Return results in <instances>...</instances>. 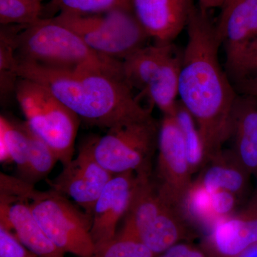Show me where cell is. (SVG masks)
Returning <instances> with one entry per match:
<instances>
[{
  "label": "cell",
  "mask_w": 257,
  "mask_h": 257,
  "mask_svg": "<svg viewBox=\"0 0 257 257\" xmlns=\"http://www.w3.org/2000/svg\"><path fill=\"white\" fill-rule=\"evenodd\" d=\"M186 28L188 40L182 52L179 101L197 123L205 165L229 140L230 115L238 93L219 62L221 42L209 13L194 5Z\"/></svg>",
  "instance_id": "6da1fadb"
},
{
  "label": "cell",
  "mask_w": 257,
  "mask_h": 257,
  "mask_svg": "<svg viewBox=\"0 0 257 257\" xmlns=\"http://www.w3.org/2000/svg\"><path fill=\"white\" fill-rule=\"evenodd\" d=\"M19 78L30 79L48 89L84 122L109 130L147 117L143 107L123 79L100 71L62 69L17 60Z\"/></svg>",
  "instance_id": "7a4b0ae2"
},
{
  "label": "cell",
  "mask_w": 257,
  "mask_h": 257,
  "mask_svg": "<svg viewBox=\"0 0 257 257\" xmlns=\"http://www.w3.org/2000/svg\"><path fill=\"white\" fill-rule=\"evenodd\" d=\"M19 61L62 69L100 71L123 79L121 61L96 53L73 30L53 18L22 29L15 38Z\"/></svg>",
  "instance_id": "3957f363"
},
{
  "label": "cell",
  "mask_w": 257,
  "mask_h": 257,
  "mask_svg": "<svg viewBox=\"0 0 257 257\" xmlns=\"http://www.w3.org/2000/svg\"><path fill=\"white\" fill-rule=\"evenodd\" d=\"M118 233L139 240L156 255L192 236L187 216L161 195L152 173L136 174L131 203Z\"/></svg>",
  "instance_id": "277c9868"
},
{
  "label": "cell",
  "mask_w": 257,
  "mask_h": 257,
  "mask_svg": "<svg viewBox=\"0 0 257 257\" xmlns=\"http://www.w3.org/2000/svg\"><path fill=\"white\" fill-rule=\"evenodd\" d=\"M10 197L28 203L38 224L64 253L89 257L95 249L92 235V218L79 210L65 196L55 190L42 192L33 184L15 178L8 188Z\"/></svg>",
  "instance_id": "5b68a950"
},
{
  "label": "cell",
  "mask_w": 257,
  "mask_h": 257,
  "mask_svg": "<svg viewBox=\"0 0 257 257\" xmlns=\"http://www.w3.org/2000/svg\"><path fill=\"white\" fill-rule=\"evenodd\" d=\"M182 52L173 42H155L121 61L123 77L163 115H174L179 96Z\"/></svg>",
  "instance_id": "8992f818"
},
{
  "label": "cell",
  "mask_w": 257,
  "mask_h": 257,
  "mask_svg": "<svg viewBox=\"0 0 257 257\" xmlns=\"http://www.w3.org/2000/svg\"><path fill=\"white\" fill-rule=\"evenodd\" d=\"M15 97L33 133L53 150L65 166L73 160L79 118L39 83L19 78Z\"/></svg>",
  "instance_id": "52a82bcc"
},
{
  "label": "cell",
  "mask_w": 257,
  "mask_h": 257,
  "mask_svg": "<svg viewBox=\"0 0 257 257\" xmlns=\"http://www.w3.org/2000/svg\"><path fill=\"white\" fill-rule=\"evenodd\" d=\"M160 124L151 114L116 125L88 143L96 160L112 175L152 173Z\"/></svg>",
  "instance_id": "ba28073f"
},
{
  "label": "cell",
  "mask_w": 257,
  "mask_h": 257,
  "mask_svg": "<svg viewBox=\"0 0 257 257\" xmlns=\"http://www.w3.org/2000/svg\"><path fill=\"white\" fill-rule=\"evenodd\" d=\"M52 18L73 30L91 50L111 60L121 62L150 39L127 8L91 15L60 13Z\"/></svg>",
  "instance_id": "9c48e42d"
},
{
  "label": "cell",
  "mask_w": 257,
  "mask_h": 257,
  "mask_svg": "<svg viewBox=\"0 0 257 257\" xmlns=\"http://www.w3.org/2000/svg\"><path fill=\"white\" fill-rule=\"evenodd\" d=\"M156 179L161 195L183 211L193 183L183 135L174 115H163L158 138Z\"/></svg>",
  "instance_id": "30bf717a"
},
{
  "label": "cell",
  "mask_w": 257,
  "mask_h": 257,
  "mask_svg": "<svg viewBox=\"0 0 257 257\" xmlns=\"http://www.w3.org/2000/svg\"><path fill=\"white\" fill-rule=\"evenodd\" d=\"M113 176L96 160L87 142L79 148L77 157L47 182L51 189L72 198L92 218L96 201Z\"/></svg>",
  "instance_id": "8fae6325"
},
{
  "label": "cell",
  "mask_w": 257,
  "mask_h": 257,
  "mask_svg": "<svg viewBox=\"0 0 257 257\" xmlns=\"http://www.w3.org/2000/svg\"><path fill=\"white\" fill-rule=\"evenodd\" d=\"M216 23L230 79L243 51L257 35V0H225Z\"/></svg>",
  "instance_id": "7c38bea8"
},
{
  "label": "cell",
  "mask_w": 257,
  "mask_h": 257,
  "mask_svg": "<svg viewBox=\"0 0 257 257\" xmlns=\"http://www.w3.org/2000/svg\"><path fill=\"white\" fill-rule=\"evenodd\" d=\"M257 244V182L256 189L237 213L219 219L209 230L204 248L210 257H241Z\"/></svg>",
  "instance_id": "4fadbf2b"
},
{
  "label": "cell",
  "mask_w": 257,
  "mask_h": 257,
  "mask_svg": "<svg viewBox=\"0 0 257 257\" xmlns=\"http://www.w3.org/2000/svg\"><path fill=\"white\" fill-rule=\"evenodd\" d=\"M136 174L114 175L96 201L92 215L91 235L95 248L114 239L116 229L131 203Z\"/></svg>",
  "instance_id": "5bb4252c"
},
{
  "label": "cell",
  "mask_w": 257,
  "mask_h": 257,
  "mask_svg": "<svg viewBox=\"0 0 257 257\" xmlns=\"http://www.w3.org/2000/svg\"><path fill=\"white\" fill-rule=\"evenodd\" d=\"M135 17L150 38L173 42L187 28L194 0H131Z\"/></svg>",
  "instance_id": "9a60e30c"
},
{
  "label": "cell",
  "mask_w": 257,
  "mask_h": 257,
  "mask_svg": "<svg viewBox=\"0 0 257 257\" xmlns=\"http://www.w3.org/2000/svg\"><path fill=\"white\" fill-rule=\"evenodd\" d=\"M0 224L12 231L25 247L40 257H65L38 224L28 203L0 195Z\"/></svg>",
  "instance_id": "2e32d148"
},
{
  "label": "cell",
  "mask_w": 257,
  "mask_h": 257,
  "mask_svg": "<svg viewBox=\"0 0 257 257\" xmlns=\"http://www.w3.org/2000/svg\"><path fill=\"white\" fill-rule=\"evenodd\" d=\"M231 152L257 181V97L238 94L230 115Z\"/></svg>",
  "instance_id": "e0dca14e"
},
{
  "label": "cell",
  "mask_w": 257,
  "mask_h": 257,
  "mask_svg": "<svg viewBox=\"0 0 257 257\" xmlns=\"http://www.w3.org/2000/svg\"><path fill=\"white\" fill-rule=\"evenodd\" d=\"M251 177L231 150H223L202 167L195 180L209 192L229 191L240 201L248 194Z\"/></svg>",
  "instance_id": "ac0fdd59"
},
{
  "label": "cell",
  "mask_w": 257,
  "mask_h": 257,
  "mask_svg": "<svg viewBox=\"0 0 257 257\" xmlns=\"http://www.w3.org/2000/svg\"><path fill=\"white\" fill-rule=\"evenodd\" d=\"M30 130L26 121L18 122L0 116V162H14L21 174L28 163Z\"/></svg>",
  "instance_id": "d6986e66"
},
{
  "label": "cell",
  "mask_w": 257,
  "mask_h": 257,
  "mask_svg": "<svg viewBox=\"0 0 257 257\" xmlns=\"http://www.w3.org/2000/svg\"><path fill=\"white\" fill-rule=\"evenodd\" d=\"M28 163L20 178L31 184L42 180L52 172L59 161L52 148L30 128Z\"/></svg>",
  "instance_id": "ffe728a7"
},
{
  "label": "cell",
  "mask_w": 257,
  "mask_h": 257,
  "mask_svg": "<svg viewBox=\"0 0 257 257\" xmlns=\"http://www.w3.org/2000/svg\"><path fill=\"white\" fill-rule=\"evenodd\" d=\"M3 26L0 32V87L1 96L6 97L15 93L19 77L16 72L17 57L15 38L23 26Z\"/></svg>",
  "instance_id": "44dd1931"
},
{
  "label": "cell",
  "mask_w": 257,
  "mask_h": 257,
  "mask_svg": "<svg viewBox=\"0 0 257 257\" xmlns=\"http://www.w3.org/2000/svg\"><path fill=\"white\" fill-rule=\"evenodd\" d=\"M183 135L186 152L192 173L202 170L204 165V147L195 120L180 101L174 114Z\"/></svg>",
  "instance_id": "7402d4cb"
},
{
  "label": "cell",
  "mask_w": 257,
  "mask_h": 257,
  "mask_svg": "<svg viewBox=\"0 0 257 257\" xmlns=\"http://www.w3.org/2000/svg\"><path fill=\"white\" fill-rule=\"evenodd\" d=\"M42 0H0L3 26L28 27L43 18Z\"/></svg>",
  "instance_id": "603a6c76"
},
{
  "label": "cell",
  "mask_w": 257,
  "mask_h": 257,
  "mask_svg": "<svg viewBox=\"0 0 257 257\" xmlns=\"http://www.w3.org/2000/svg\"><path fill=\"white\" fill-rule=\"evenodd\" d=\"M188 221L197 223L210 230L216 220L211 206V192L202 184L193 181L184 207Z\"/></svg>",
  "instance_id": "cb8c5ba5"
},
{
  "label": "cell",
  "mask_w": 257,
  "mask_h": 257,
  "mask_svg": "<svg viewBox=\"0 0 257 257\" xmlns=\"http://www.w3.org/2000/svg\"><path fill=\"white\" fill-rule=\"evenodd\" d=\"M47 9L77 15L101 14L116 8L132 9L131 0H51Z\"/></svg>",
  "instance_id": "d4e9b609"
},
{
  "label": "cell",
  "mask_w": 257,
  "mask_h": 257,
  "mask_svg": "<svg viewBox=\"0 0 257 257\" xmlns=\"http://www.w3.org/2000/svg\"><path fill=\"white\" fill-rule=\"evenodd\" d=\"M153 251L139 240L116 234L109 242L95 248L89 257H156Z\"/></svg>",
  "instance_id": "484cf974"
},
{
  "label": "cell",
  "mask_w": 257,
  "mask_h": 257,
  "mask_svg": "<svg viewBox=\"0 0 257 257\" xmlns=\"http://www.w3.org/2000/svg\"><path fill=\"white\" fill-rule=\"evenodd\" d=\"M255 77H257V35L243 51L231 80L235 84Z\"/></svg>",
  "instance_id": "4316f807"
},
{
  "label": "cell",
  "mask_w": 257,
  "mask_h": 257,
  "mask_svg": "<svg viewBox=\"0 0 257 257\" xmlns=\"http://www.w3.org/2000/svg\"><path fill=\"white\" fill-rule=\"evenodd\" d=\"M0 257H40L20 242L8 228L0 224Z\"/></svg>",
  "instance_id": "83f0119b"
},
{
  "label": "cell",
  "mask_w": 257,
  "mask_h": 257,
  "mask_svg": "<svg viewBox=\"0 0 257 257\" xmlns=\"http://www.w3.org/2000/svg\"><path fill=\"white\" fill-rule=\"evenodd\" d=\"M239 202L237 197L229 191L219 189L211 192V206L216 221L234 214Z\"/></svg>",
  "instance_id": "f1b7e54d"
},
{
  "label": "cell",
  "mask_w": 257,
  "mask_h": 257,
  "mask_svg": "<svg viewBox=\"0 0 257 257\" xmlns=\"http://www.w3.org/2000/svg\"><path fill=\"white\" fill-rule=\"evenodd\" d=\"M156 257H210L204 247L192 243L181 242L172 246Z\"/></svg>",
  "instance_id": "f546056e"
},
{
  "label": "cell",
  "mask_w": 257,
  "mask_h": 257,
  "mask_svg": "<svg viewBox=\"0 0 257 257\" xmlns=\"http://www.w3.org/2000/svg\"><path fill=\"white\" fill-rule=\"evenodd\" d=\"M238 94H248L257 97V77L240 81L234 84Z\"/></svg>",
  "instance_id": "4dcf8cb0"
},
{
  "label": "cell",
  "mask_w": 257,
  "mask_h": 257,
  "mask_svg": "<svg viewBox=\"0 0 257 257\" xmlns=\"http://www.w3.org/2000/svg\"><path fill=\"white\" fill-rule=\"evenodd\" d=\"M199 9L203 11L208 12L215 8H221L224 5L225 0H198Z\"/></svg>",
  "instance_id": "1f68e13d"
},
{
  "label": "cell",
  "mask_w": 257,
  "mask_h": 257,
  "mask_svg": "<svg viewBox=\"0 0 257 257\" xmlns=\"http://www.w3.org/2000/svg\"><path fill=\"white\" fill-rule=\"evenodd\" d=\"M241 257H257V244L248 248L247 251H245L241 255Z\"/></svg>",
  "instance_id": "d6a6232c"
}]
</instances>
